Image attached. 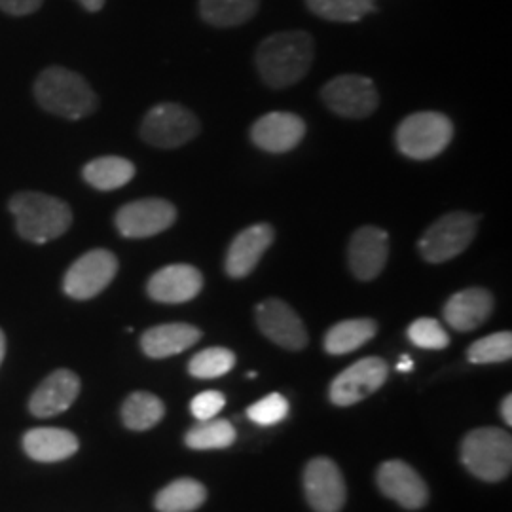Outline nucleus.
Returning a JSON list of instances; mask_svg holds the SVG:
<instances>
[{"mask_svg": "<svg viewBox=\"0 0 512 512\" xmlns=\"http://www.w3.org/2000/svg\"><path fill=\"white\" fill-rule=\"evenodd\" d=\"M256 325L277 346L300 351L308 344V332L298 313L279 298H268L256 306Z\"/></svg>", "mask_w": 512, "mask_h": 512, "instance_id": "obj_12", "label": "nucleus"}, {"mask_svg": "<svg viewBox=\"0 0 512 512\" xmlns=\"http://www.w3.org/2000/svg\"><path fill=\"white\" fill-rule=\"evenodd\" d=\"M461 461L467 471L484 482H499L511 475L512 439L497 427L471 431L461 444Z\"/></svg>", "mask_w": 512, "mask_h": 512, "instance_id": "obj_4", "label": "nucleus"}, {"mask_svg": "<svg viewBox=\"0 0 512 512\" xmlns=\"http://www.w3.org/2000/svg\"><path fill=\"white\" fill-rule=\"evenodd\" d=\"M317 18L334 23H355L376 10L374 0H306Z\"/></svg>", "mask_w": 512, "mask_h": 512, "instance_id": "obj_29", "label": "nucleus"}, {"mask_svg": "<svg viewBox=\"0 0 512 512\" xmlns=\"http://www.w3.org/2000/svg\"><path fill=\"white\" fill-rule=\"evenodd\" d=\"M260 0H200V16L213 27H238L255 16Z\"/></svg>", "mask_w": 512, "mask_h": 512, "instance_id": "obj_26", "label": "nucleus"}, {"mask_svg": "<svg viewBox=\"0 0 512 512\" xmlns=\"http://www.w3.org/2000/svg\"><path fill=\"white\" fill-rule=\"evenodd\" d=\"M476 228L478 219L473 215L463 211L448 213L425 230L418 243L420 255L431 264L448 262L471 245V241L475 239Z\"/></svg>", "mask_w": 512, "mask_h": 512, "instance_id": "obj_6", "label": "nucleus"}, {"mask_svg": "<svg viewBox=\"0 0 512 512\" xmlns=\"http://www.w3.org/2000/svg\"><path fill=\"white\" fill-rule=\"evenodd\" d=\"M82 177L95 190L109 192L126 186L135 177V165L120 156H103L86 164Z\"/></svg>", "mask_w": 512, "mask_h": 512, "instance_id": "obj_23", "label": "nucleus"}, {"mask_svg": "<svg viewBox=\"0 0 512 512\" xmlns=\"http://www.w3.org/2000/svg\"><path fill=\"white\" fill-rule=\"evenodd\" d=\"M202 338V330L188 323H167L148 329L141 338V348L150 359L179 355Z\"/></svg>", "mask_w": 512, "mask_h": 512, "instance_id": "obj_21", "label": "nucleus"}, {"mask_svg": "<svg viewBox=\"0 0 512 512\" xmlns=\"http://www.w3.org/2000/svg\"><path fill=\"white\" fill-rule=\"evenodd\" d=\"M177 220L175 205L160 198L126 203L116 213L118 232L129 239L152 238L171 228Z\"/></svg>", "mask_w": 512, "mask_h": 512, "instance_id": "obj_10", "label": "nucleus"}, {"mask_svg": "<svg viewBox=\"0 0 512 512\" xmlns=\"http://www.w3.org/2000/svg\"><path fill=\"white\" fill-rule=\"evenodd\" d=\"M412 368H414V361H412L408 355H403L401 361L397 363V370H399V372H410Z\"/></svg>", "mask_w": 512, "mask_h": 512, "instance_id": "obj_38", "label": "nucleus"}, {"mask_svg": "<svg viewBox=\"0 0 512 512\" xmlns=\"http://www.w3.org/2000/svg\"><path fill=\"white\" fill-rule=\"evenodd\" d=\"M492 310V293L480 287H473L450 296V300L444 306V319L454 330L471 332L490 319Z\"/></svg>", "mask_w": 512, "mask_h": 512, "instance_id": "obj_20", "label": "nucleus"}, {"mask_svg": "<svg viewBox=\"0 0 512 512\" xmlns=\"http://www.w3.org/2000/svg\"><path fill=\"white\" fill-rule=\"evenodd\" d=\"M44 0H0V10L10 16L35 14Z\"/></svg>", "mask_w": 512, "mask_h": 512, "instance_id": "obj_35", "label": "nucleus"}, {"mask_svg": "<svg viewBox=\"0 0 512 512\" xmlns=\"http://www.w3.org/2000/svg\"><path fill=\"white\" fill-rule=\"evenodd\" d=\"M19 236L33 243L61 238L73 224V211L67 203L40 192H19L10 200Z\"/></svg>", "mask_w": 512, "mask_h": 512, "instance_id": "obj_3", "label": "nucleus"}, {"mask_svg": "<svg viewBox=\"0 0 512 512\" xmlns=\"http://www.w3.org/2000/svg\"><path fill=\"white\" fill-rule=\"evenodd\" d=\"M389 256L387 232L376 226L359 228L349 241L348 262L353 275L361 281H372L382 274Z\"/></svg>", "mask_w": 512, "mask_h": 512, "instance_id": "obj_15", "label": "nucleus"}, {"mask_svg": "<svg viewBox=\"0 0 512 512\" xmlns=\"http://www.w3.org/2000/svg\"><path fill=\"white\" fill-rule=\"evenodd\" d=\"M389 368L380 357H365L346 368L330 384V401L336 406H353L376 393L387 380Z\"/></svg>", "mask_w": 512, "mask_h": 512, "instance_id": "obj_11", "label": "nucleus"}, {"mask_svg": "<svg viewBox=\"0 0 512 512\" xmlns=\"http://www.w3.org/2000/svg\"><path fill=\"white\" fill-rule=\"evenodd\" d=\"M184 442L192 450H222L236 442V427L219 418L200 421L186 433Z\"/></svg>", "mask_w": 512, "mask_h": 512, "instance_id": "obj_28", "label": "nucleus"}, {"mask_svg": "<svg viewBox=\"0 0 512 512\" xmlns=\"http://www.w3.org/2000/svg\"><path fill=\"white\" fill-rule=\"evenodd\" d=\"M38 105L67 120H80L97 109L99 101L84 76L65 67H48L35 82Z\"/></svg>", "mask_w": 512, "mask_h": 512, "instance_id": "obj_2", "label": "nucleus"}, {"mask_svg": "<svg viewBox=\"0 0 512 512\" xmlns=\"http://www.w3.org/2000/svg\"><path fill=\"white\" fill-rule=\"evenodd\" d=\"M376 480L384 495L408 511H418L429 499L423 478L414 471V467L399 459L380 465Z\"/></svg>", "mask_w": 512, "mask_h": 512, "instance_id": "obj_16", "label": "nucleus"}, {"mask_svg": "<svg viewBox=\"0 0 512 512\" xmlns=\"http://www.w3.org/2000/svg\"><path fill=\"white\" fill-rule=\"evenodd\" d=\"M165 406L162 399L147 391L131 393L122 406V420L128 429L147 431L158 425L164 418Z\"/></svg>", "mask_w": 512, "mask_h": 512, "instance_id": "obj_27", "label": "nucleus"}, {"mask_svg": "<svg viewBox=\"0 0 512 512\" xmlns=\"http://www.w3.org/2000/svg\"><path fill=\"white\" fill-rule=\"evenodd\" d=\"M501 416L507 425H512V395H507L501 403Z\"/></svg>", "mask_w": 512, "mask_h": 512, "instance_id": "obj_36", "label": "nucleus"}, {"mask_svg": "<svg viewBox=\"0 0 512 512\" xmlns=\"http://www.w3.org/2000/svg\"><path fill=\"white\" fill-rule=\"evenodd\" d=\"M80 393V378L71 370H55L33 393L29 408L38 418H52L71 408Z\"/></svg>", "mask_w": 512, "mask_h": 512, "instance_id": "obj_19", "label": "nucleus"}, {"mask_svg": "<svg viewBox=\"0 0 512 512\" xmlns=\"http://www.w3.org/2000/svg\"><path fill=\"white\" fill-rule=\"evenodd\" d=\"M23 448L35 461L54 463L74 456L78 452V439L67 429L38 427L25 433Z\"/></svg>", "mask_w": 512, "mask_h": 512, "instance_id": "obj_22", "label": "nucleus"}, {"mask_svg": "<svg viewBox=\"0 0 512 512\" xmlns=\"http://www.w3.org/2000/svg\"><path fill=\"white\" fill-rule=\"evenodd\" d=\"M236 366V355L226 348H207L192 357L188 372L200 380H213L228 374Z\"/></svg>", "mask_w": 512, "mask_h": 512, "instance_id": "obj_30", "label": "nucleus"}, {"mask_svg": "<svg viewBox=\"0 0 512 512\" xmlns=\"http://www.w3.org/2000/svg\"><path fill=\"white\" fill-rule=\"evenodd\" d=\"M4 353H6V338H4V332L0 330V365H2V359H4Z\"/></svg>", "mask_w": 512, "mask_h": 512, "instance_id": "obj_39", "label": "nucleus"}, {"mask_svg": "<svg viewBox=\"0 0 512 512\" xmlns=\"http://www.w3.org/2000/svg\"><path fill=\"white\" fill-rule=\"evenodd\" d=\"M287 416H289V401L279 393H270L268 397L260 399L247 410V418L262 427L275 425L285 420Z\"/></svg>", "mask_w": 512, "mask_h": 512, "instance_id": "obj_33", "label": "nucleus"}, {"mask_svg": "<svg viewBox=\"0 0 512 512\" xmlns=\"http://www.w3.org/2000/svg\"><path fill=\"white\" fill-rule=\"evenodd\" d=\"M118 272V258L107 249H93L67 270L63 291L74 300H90L103 293Z\"/></svg>", "mask_w": 512, "mask_h": 512, "instance_id": "obj_9", "label": "nucleus"}, {"mask_svg": "<svg viewBox=\"0 0 512 512\" xmlns=\"http://www.w3.org/2000/svg\"><path fill=\"white\" fill-rule=\"evenodd\" d=\"M88 12H99L105 6V0H78Z\"/></svg>", "mask_w": 512, "mask_h": 512, "instance_id": "obj_37", "label": "nucleus"}, {"mask_svg": "<svg viewBox=\"0 0 512 512\" xmlns=\"http://www.w3.org/2000/svg\"><path fill=\"white\" fill-rule=\"evenodd\" d=\"M203 275L190 264H169L148 279V296L162 304H184L202 293Z\"/></svg>", "mask_w": 512, "mask_h": 512, "instance_id": "obj_14", "label": "nucleus"}, {"mask_svg": "<svg viewBox=\"0 0 512 512\" xmlns=\"http://www.w3.org/2000/svg\"><path fill=\"white\" fill-rule=\"evenodd\" d=\"M306 135V124L293 112H268L258 118L251 128V139L256 147L283 154L300 145Z\"/></svg>", "mask_w": 512, "mask_h": 512, "instance_id": "obj_17", "label": "nucleus"}, {"mask_svg": "<svg viewBox=\"0 0 512 512\" xmlns=\"http://www.w3.org/2000/svg\"><path fill=\"white\" fill-rule=\"evenodd\" d=\"M454 137V124L440 112H416L397 128V148L412 160H431L444 152Z\"/></svg>", "mask_w": 512, "mask_h": 512, "instance_id": "obj_5", "label": "nucleus"}, {"mask_svg": "<svg viewBox=\"0 0 512 512\" xmlns=\"http://www.w3.org/2000/svg\"><path fill=\"white\" fill-rule=\"evenodd\" d=\"M274 238V228L268 222L253 224L239 232L226 255V274L234 279L247 277L258 266L268 247L274 243Z\"/></svg>", "mask_w": 512, "mask_h": 512, "instance_id": "obj_18", "label": "nucleus"}, {"mask_svg": "<svg viewBox=\"0 0 512 512\" xmlns=\"http://www.w3.org/2000/svg\"><path fill=\"white\" fill-rule=\"evenodd\" d=\"M378 332V325L372 319H349L336 323L325 336V351L330 355H346L363 348Z\"/></svg>", "mask_w": 512, "mask_h": 512, "instance_id": "obj_24", "label": "nucleus"}, {"mask_svg": "<svg viewBox=\"0 0 512 512\" xmlns=\"http://www.w3.org/2000/svg\"><path fill=\"white\" fill-rule=\"evenodd\" d=\"M304 490L315 512H340L346 503V482L329 458L311 459L304 471Z\"/></svg>", "mask_w": 512, "mask_h": 512, "instance_id": "obj_13", "label": "nucleus"}, {"mask_svg": "<svg viewBox=\"0 0 512 512\" xmlns=\"http://www.w3.org/2000/svg\"><path fill=\"white\" fill-rule=\"evenodd\" d=\"M224 404H226V397L220 391L211 389V391H203L192 399L190 412L198 421L213 420L219 416Z\"/></svg>", "mask_w": 512, "mask_h": 512, "instance_id": "obj_34", "label": "nucleus"}, {"mask_svg": "<svg viewBox=\"0 0 512 512\" xmlns=\"http://www.w3.org/2000/svg\"><path fill=\"white\" fill-rule=\"evenodd\" d=\"M325 105L344 118H368L380 105L374 82L359 74H342L332 78L321 90Z\"/></svg>", "mask_w": 512, "mask_h": 512, "instance_id": "obj_8", "label": "nucleus"}, {"mask_svg": "<svg viewBox=\"0 0 512 512\" xmlns=\"http://www.w3.org/2000/svg\"><path fill=\"white\" fill-rule=\"evenodd\" d=\"M512 355V334L509 330L495 332L486 338H480L475 342L467 357L475 365H492V363H505Z\"/></svg>", "mask_w": 512, "mask_h": 512, "instance_id": "obj_31", "label": "nucleus"}, {"mask_svg": "<svg viewBox=\"0 0 512 512\" xmlns=\"http://www.w3.org/2000/svg\"><path fill=\"white\" fill-rule=\"evenodd\" d=\"M408 338L421 349H444L450 344V336L437 319L421 317L408 327Z\"/></svg>", "mask_w": 512, "mask_h": 512, "instance_id": "obj_32", "label": "nucleus"}, {"mask_svg": "<svg viewBox=\"0 0 512 512\" xmlns=\"http://www.w3.org/2000/svg\"><path fill=\"white\" fill-rule=\"evenodd\" d=\"M207 499V490L194 478H179L167 484L154 499V507L160 512H194Z\"/></svg>", "mask_w": 512, "mask_h": 512, "instance_id": "obj_25", "label": "nucleus"}, {"mask_svg": "<svg viewBox=\"0 0 512 512\" xmlns=\"http://www.w3.org/2000/svg\"><path fill=\"white\" fill-rule=\"evenodd\" d=\"M313 61V38L304 31H285L264 38L256 48V71L274 90L298 84Z\"/></svg>", "mask_w": 512, "mask_h": 512, "instance_id": "obj_1", "label": "nucleus"}, {"mask_svg": "<svg viewBox=\"0 0 512 512\" xmlns=\"http://www.w3.org/2000/svg\"><path fill=\"white\" fill-rule=\"evenodd\" d=\"M200 133V120L179 103H160L148 110L141 137L156 148H179Z\"/></svg>", "mask_w": 512, "mask_h": 512, "instance_id": "obj_7", "label": "nucleus"}]
</instances>
